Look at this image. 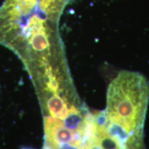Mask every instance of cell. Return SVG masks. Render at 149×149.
I'll return each mask as SVG.
<instances>
[{"label":"cell","mask_w":149,"mask_h":149,"mask_svg":"<svg viewBox=\"0 0 149 149\" xmlns=\"http://www.w3.org/2000/svg\"><path fill=\"white\" fill-rule=\"evenodd\" d=\"M149 82L139 72H120L109 86L107 108L98 112L106 128L128 149H144Z\"/></svg>","instance_id":"obj_1"}]
</instances>
